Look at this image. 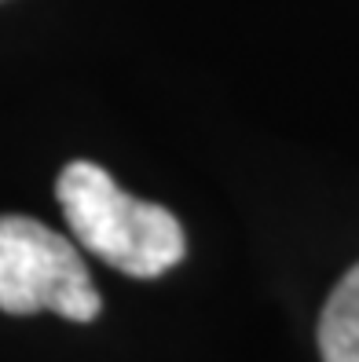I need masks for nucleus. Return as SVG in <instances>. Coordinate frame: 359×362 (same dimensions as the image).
<instances>
[{"label": "nucleus", "instance_id": "obj_3", "mask_svg": "<svg viewBox=\"0 0 359 362\" xmlns=\"http://www.w3.org/2000/svg\"><path fill=\"white\" fill-rule=\"evenodd\" d=\"M323 362H359V264L334 286L319 315Z\"/></svg>", "mask_w": 359, "mask_h": 362}, {"label": "nucleus", "instance_id": "obj_2", "mask_svg": "<svg viewBox=\"0 0 359 362\" xmlns=\"http://www.w3.org/2000/svg\"><path fill=\"white\" fill-rule=\"evenodd\" d=\"M0 311L92 322L103 300L70 238L30 216H0Z\"/></svg>", "mask_w": 359, "mask_h": 362}, {"label": "nucleus", "instance_id": "obj_1", "mask_svg": "<svg viewBox=\"0 0 359 362\" xmlns=\"http://www.w3.org/2000/svg\"><path fill=\"white\" fill-rule=\"evenodd\" d=\"M55 198L74 238L121 274L158 279L187 252L183 227L173 212L125 194L107 168L92 161H74L62 168L55 180Z\"/></svg>", "mask_w": 359, "mask_h": 362}]
</instances>
